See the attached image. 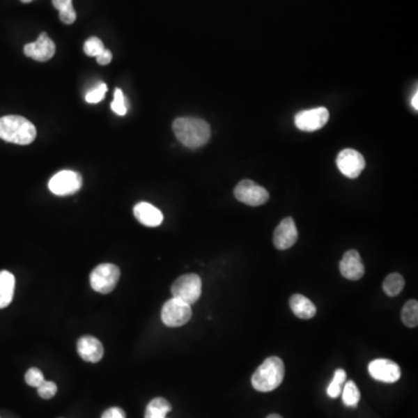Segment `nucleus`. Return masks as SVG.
Listing matches in <instances>:
<instances>
[{"instance_id":"5","label":"nucleus","mask_w":418,"mask_h":418,"mask_svg":"<svg viewBox=\"0 0 418 418\" xmlns=\"http://www.w3.org/2000/svg\"><path fill=\"white\" fill-rule=\"evenodd\" d=\"M120 279V268L114 264H101L90 275L91 287L95 292L108 294L113 292Z\"/></svg>"},{"instance_id":"22","label":"nucleus","mask_w":418,"mask_h":418,"mask_svg":"<svg viewBox=\"0 0 418 418\" xmlns=\"http://www.w3.org/2000/svg\"><path fill=\"white\" fill-rule=\"evenodd\" d=\"M401 320L408 327H416L418 324V302L416 300H409L401 313Z\"/></svg>"},{"instance_id":"10","label":"nucleus","mask_w":418,"mask_h":418,"mask_svg":"<svg viewBox=\"0 0 418 418\" xmlns=\"http://www.w3.org/2000/svg\"><path fill=\"white\" fill-rule=\"evenodd\" d=\"M336 163L338 170L341 171L345 177L351 179L358 178L366 165L362 153L353 149L341 150V153H338Z\"/></svg>"},{"instance_id":"27","label":"nucleus","mask_w":418,"mask_h":418,"mask_svg":"<svg viewBox=\"0 0 418 418\" xmlns=\"http://www.w3.org/2000/svg\"><path fill=\"white\" fill-rule=\"evenodd\" d=\"M107 92V85L104 83H99L97 86L91 88L86 94H85V100L88 104H99L104 98V94Z\"/></svg>"},{"instance_id":"15","label":"nucleus","mask_w":418,"mask_h":418,"mask_svg":"<svg viewBox=\"0 0 418 418\" xmlns=\"http://www.w3.org/2000/svg\"><path fill=\"white\" fill-rule=\"evenodd\" d=\"M77 351L83 360L87 362H100L104 357V346L98 338L85 334L77 341Z\"/></svg>"},{"instance_id":"11","label":"nucleus","mask_w":418,"mask_h":418,"mask_svg":"<svg viewBox=\"0 0 418 418\" xmlns=\"http://www.w3.org/2000/svg\"><path fill=\"white\" fill-rule=\"evenodd\" d=\"M369 376L376 381L385 383H394L401 378L400 366L389 359H376L369 362Z\"/></svg>"},{"instance_id":"28","label":"nucleus","mask_w":418,"mask_h":418,"mask_svg":"<svg viewBox=\"0 0 418 418\" xmlns=\"http://www.w3.org/2000/svg\"><path fill=\"white\" fill-rule=\"evenodd\" d=\"M24 380H26L28 386L38 388L45 381V376H43V373L40 369L33 367V369H28L26 376H24Z\"/></svg>"},{"instance_id":"13","label":"nucleus","mask_w":418,"mask_h":418,"mask_svg":"<svg viewBox=\"0 0 418 418\" xmlns=\"http://www.w3.org/2000/svg\"><path fill=\"white\" fill-rule=\"evenodd\" d=\"M297 229L292 217H286L279 223L273 233V244L278 250H287L297 240Z\"/></svg>"},{"instance_id":"32","label":"nucleus","mask_w":418,"mask_h":418,"mask_svg":"<svg viewBox=\"0 0 418 418\" xmlns=\"http://www.w3.org/2000/svg\"><path fill=\"white\" fill-rule=\"evenodd\" d=\"M411 106H412V107H414L415 109H416V111H417V109H418V92H417V91H416V92H415L414 97H412V99H411Z\"/></svg>"},{"instance_id":"8","label":"nucleus","mask_w":418,"mask_h":418,"mask_svg":"<svg viewBox=\"0 0 418 418\" xmlns=\"http://www.w3.org/2000/svg\"><path fill=\"white\" fill-rule=\"evenodd\" d=\"M233 195L238 201L243 202L245 205L257 207L264 205L268 201L270 194L264 187L256 184L252 180H242L237 184L233 189Z\"/></svg>"},{"instance_id":"25","label":"nucleus","mask_w":418,"mask_h":418,"mask_svg":"<svg viewBox=\"0 0 418 418\" xmlns=\"http://www.w3.org/2000/svg\"><path fill=\"white\" fill-rule=\"evenodd\" d=\"M104 43L100 38L92 36L84 43V52L90 57H97L104 50Z\"/></svg>"},{"instance_id":"23","label":"nucleus","mask_w":418,"mask_h":418,"mask_svg":"<svg viewBox=\"0 0 418 418\" xmlns=\"http://www.w3.org/2000/svg\"><path fill=\"white\" fill-rule=\"evenodd\" d=\"M341 396H343V403L345 405L355 408L360 401V392H359L357 385L350 380L348 382L345 383Z\"/></svg>"},{"instance_id":"34","label":"nucleus","mask_w":418,"mask_h":418,"mask_svg":"<svg viewBox=\"0 0 418 418\" xmlns=\"http://www.w3.org/2000/svg\"><path fill=\"white\" fill-rule=\"evenodd\" d=\"M21 3H31V1H33V0H20Z\"/></svg>"},{"instance_id":"4","label":"nucleus","mask_w":418,"mask_h":418,"mask_svg":"<svg viewBox=\"0 0 418 418\" xmlns=\"http://www.w3.org/2000/svg\"><path fill=\"white\" fill-rule=\"evenodd\" d=\"M201 292V278L195 273L181 275L171 287V293L173 297L184 301L189 306L200 299Z\"/></svg>"},{"instance_id":"18","label":"nucleus","mask_w":418,"mask_h":418,"mask_svg":"<svg viewBox=\"0 0 418 418\" xmlns=\"http://www.w3.org/2000/svg\"><path fill=\"white\" fill-rule=\"evenodd\" d=\"M14 287H15V278L8 271L0 272V309L6 308L14 295Z\"/></svg>"},{"instance_id":"16","label":"nucleus","mask_w":418,"mask_h":418,"mask_svg":"<svg viewBox=\"0 0 418 418\" xmlns=\"http://www.w3.org/2000/svg\"><path fill=\"white\" fill-rule=\"evenodd\" d=\"M134 215L141 224L146 226H158L163 222V212L149 202H139L134 207Z\"/></svg>"},{"instance_id":"2","label":"nucleus","mask_w":418,"mask_h":418,"mask_svg":"<svg viewBox=\"0 0 418 418\" xmlns=\"http://www.w3.org/2000/svg\"><path fill=\"white\" fill-rule=\"evenodd\" d=\"M0 139L19 146H28L36 139V128L27 118L7 115L0 118Z\"/></svg>"},{"instance_id":"7","label":"nucleus","mask_w":418,"mask_h":418,"mask_svg":"<svg viewBox=\"0 0 418 418\" xmlns=\"http://www.w3.org/2000/svg\"><path fill=\"white\" fill-rule=\"evenodd\" d=\"M191 306L176 297L169 300L162 309V320L167 327H183L191 320Z\"/></svg>"},{"instance_id":"20","label":"nucleus","mask_w":418,"mask_h":418,"mask_svg":"<svg viewBox=\"0 0 418 418\" xmlns=\"http://www.w3.org/2000/svg\"><path fill=\"white\" fill-rule=\"evenodd\" d=\"M52 5L59 12V19L65 24L76 21L77 14L73 8L72 0H52Z\"/></svg>"},{"instance_id":"30","label":"nucleus","mask_w":418,"mask_h":418,"mask_svg":"<svg viewBox=\"0 0 418 418\" xmlns=\"http://www.w3.org/2000/svg\"><path fill=\"white\" fill-rule=\"evenodd\" d=\"M101 418H125V412L121 408H109V409L104 411Z\"/></svg>"},{"instance_id":"24","label":"nucleus","mask_w":418,"mask_h":418,"mask_svg":"<svg viewBox=\"0 0 418 418\" xmlns=\"http://www.w3.org/2000/svg\"><path fill=\"white\" fill-rule=\"evenodd\" d=\"M345 380H346V373H345L344 369H336L334 379H332L330 385L327 387V395L332 397V398L339 396V394L341 393V386L344 385Z\"/></svg>"},{"instance_id":"1","label":"nucleus","mask_w":418,"mask_h":418,"mask_svg":"<svg viewBox=\"0 0 418 418\" xmlns=\"http://www.w3.org/2000/svg\"><path fill=\"white\" fill-rule=\"evenodd\" d=\"M174 135L178 141L189 149L201 148L210 139V125L198 118H178L174 120Z\"/></svg>"},{"instance_id":"26","label":"nucleus","mask_w":418,"mask_h":418,"mask_svg":"<svg viewBox=\"0 0 418 418\" xmlns=\"http://www.w3.org/2000/svg\"><path fill=\"white\" fill-rule=\"evenodd\" d=\"M111 107L115 114L120 115V116L127 114L128 107L125 102V94L120 88H115L114 99L111 101Z\"/></svg>"},{"instance_id":"14","label":"nucleus","mask_w":418,"mask_h":418,"mask_svg":"<svg viewBox=\"0 0 418 418\" xmlns=\"http://www.w3.org/2000/svg\"><path fill=\"white\" fill-rule=\"evenodd\" d=\"M339 271L345 279L359 280L365 274V266L358 251L348 250L345 252L339 263Z\"/></svg>"},{"instance_id":"33","label":"nucleus","mask_w":418,"mask_h":418,"mask_svg":"<svg viewBox=\"0 0 418 418\" xmlns=\"http://www.w3.org/2000/svg\"><path fill=\"white\" fill-rule=\"evenodd\" d=\"M266 418H282V416H280L279 414H271L268 415V417Z\"/></svg>"},{"instance_id":"17","label":"nucleus","mask_w":418,"mask_h":418,"mask_svg":"<svg viewBox=\"0 0 418 418\" xmlns=\"http://www.w3.org/2000/svg\"><path fill=\"white\" fill-rule=\"evenodd\" d=\"M289 306L294 315L302 320H309L316 315V307L302 294H294L291 296Z\"/></svg>"},{"instance_id":"3","label":"nucleus","mask_w":418,"mask_h":418,"mask_svg":"<svg viewBox=\"0 0 418 418\" xmlns=\"http://www.w3.org/2000/svg\"><path fill=\"white\" fill-rule=\"evenodd\" d=\"M285 378V365L279 357H270L264 360L252 376L251 383L254 389L268 393L277 389Z\"/></svg>"},{"instance_id":"9","label":"nucleus","mask_w":418,"mask_h":418,"mask_svg":"<svg viewBox=\"0 0 418 418\" xmlns=\"http://www.w3.org/2000/svg\"><path fill=\"white\" fill-rule=\"evenodd\" d=\"M329 120V111L325 107L313 108L301 111L295 115L294 122L302 132H316L323 128Z\"/></svg>"},{"instance_id":"6","label":"nucleus","mask_w":418,"mask_h":418,"mask_svg":"<svg viewBox=\"0 0 418 418\" xmlns=\"http://www.w3.org/2000/svg\"><path fill=\"white\" fill-rule=\"evenodd\" d=\"M83 185V178L78 172L70 170L59 171L49 180L48 187L59 196L75 194Z\"/></svg>"},{"instance_id":"12","label":"nucleus","mask_w":418,"mask_h":418,"mask_svg":"<svg viewBox=\"0 0 418 418\" xmlns=\"http://www.w3.org/2000/svg\"><path fill=\"white\" fill-rule=\"evenodd\" d=\"M24 55L38 62H47L55 55L56 45L47 33H41L36 41L24 45Z\"/></svg>"},{"instance_id":"29","label":"nucleus","mask_w":418,"mask_h":418,"mask_svg":"<svg viewBox=\"0 0 418 418\" xmlns=\"http://www.w3.org/2000/svg\"><path fill=\"white\" fill-rule=\"evenodd\" d=\"M57 393V386L55 382L52 381H43V382L38 387V394L40 397L45 398V400H49L55 396Z\"/></svg>"},{"instance_id":"19","label":"nucleus","mask_w":418,"mask_h":418,"mask_svg":"<svg viewBox=\"0 0 418 418\" xmlns=\"http://www.w3.org/2000/svg\"><path fill=\"white\" fill-rule=\"evenodd\" d=\"M171 410L172 405L169 401L165 400L164 397H156L150 401L149 404L146 405L144 418H167V415Z\"/></svg>"},{"instance_id":"31","label":"nucleus","mask_w":418,"mask_h":418,"mask_svg":"<svg viewBox=\"0 0 418 418\" xmlns=\"http://www.w3.org/2000/svg\"><path fill=\"white\" fill-rule=\"evenodd\" d=\"M111 57H113L111 52L108 49H104V52H101L100 55L97 56L95 59L100 65H107L111 63Z\"/></svg>"},{"instance_id":"21","label":"nucleus","mask_w":418,"mask_h":418,"mask_svg":"<svg viewBox=\"0 0 418 418\" xmlns=\"http://www.w3.org/2000/svg\"><path fill=\"white\" fill-rule=\"evenodd\" d=\"M404 285H405V281L402 275L398 273H392L383 280V292L386 293L387 295L393 297V296L398 295L403 291Z\"/></svg>"}]
</instances>
